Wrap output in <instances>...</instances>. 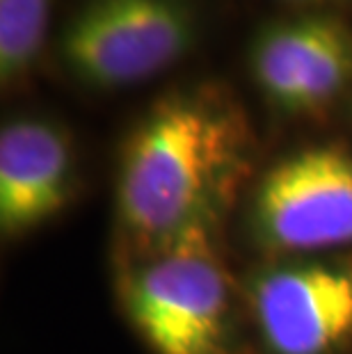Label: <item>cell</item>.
Listing matches in <instances>:
<instances>
[{
  "label": "cell",
  "instance_id": "9c48e42d",
  "mask_svg": "<svg viewBox=\"0 0 352 354\" xmlns=\"http://www.w3.org/2000/svg\"><path fill=\"white\" fill-rule=\"evenodd\" d=\"M297 3H339V0H297Z\"/></svg>",
  "mask_w": 352,
  "mask_h": 354
},
{
  "label": "cell",
  "instance_id": "8992f818",
  "mask_svg": "<svg viewBox=\"0 0 352 354\" xmlns=\"http://www.w3.org/2000/svg\"><path fill=\"white\" fill-rule=\"evenodd\" d=\"M247 62L275 112L320 117L352 87V26L329 12L270 21L252 39Z\"/></svg>",
  "mask_w": 352,
  "mask_h": 354
},
{
  "label": "cell",
  "instance_id": "3957f363",
  "mask_svg": "<svg viewBox=\"0 0 352 354\" xmlns=\"http://www.w3.org/2000/svg\"><path fill=\"white\" fill-rule=\"evenodd\" d=\"M245 229L268 261L352 254V149L320 142L275 160L247 192Z\"/></svg>",
  "mask_w": 352,
  "mask_h": 354
},
{
  "label": "cell",
  "instance_id": "7a4b0ae2",
  "mask_svg": "<svg viewBox=\"0 0 352 354\" xmlns=\"http://www.w3.org/2000/svg\"><path fill=\"white\" fill-rule=\"evenodd\" d=\"M115 281L126 320L154 354H247L245 288L222 233L119 247Z\"/></svg>",
  "mask_w": 352,
  "mask_h": 354
},
{
  "label": "cell",
  "instance_id": "5b68a950",
  "mask_svg": "<svg viewBox=\"0 0 352 354\" xmlns=\"http://www.w3.org/2000/svg\"><path fill=\"white\" fill-rule=\"evenodd\" d=\"M243 288L266 354L352 352V254L272 259Z\"/></svg>",
  "mask_w": 352,
  "mask_h": 354
},
{
  "label": "cell",
  "instance_id": "52a82bcc",
  "mask_svg": "<svg viewBox=\"0 0 352 354\" xmlns=\"http://www.w3.org/2000/svg\"><path fill=\"white\" fill-rule=\"evenodd\" d=\"M78 153L66 128L48 117H12L0 131V231L30 236L71 206Z\"/></svg>",
  "mask_w": 352,
  "mask_h": 354
},
{
  "label": "cell",
  "instance_id": "277c9868",
  "mask_svg": "<svg viewBox=\"0 0 352 354\" xmlns=\"http://www.w3.org/2000/svg\"><path fill=\"white\" fill-rule=\"evenodd\" d=\"M197 39L185 0H87L59 32L57 57L80 85L110 92L169 71Z\"/></svg>",
  "mask_w": 352,
  "mask_h": 354
},
{
  "label": "cell",
  "instance_id": "6da1fadb",
  "mask_svg": "<svg viewBox=\"0 0 352 354\" xmlns=\"http://www.w3.org/2000/svg\"><path fill=\"white\" fill-rule=\"evenodd\" d=\"M257 153L247 110L227 85L201 80L163 92L119 145V247L222 233L252 187Z\"/></svg>",
  "mask_w": 352,
  "mask_h": 354
},
{
  "label": "cell",
  "instance_id": "ba28073f",
  "mask_svg": "<svg viewBox=\"0 0 352 354\" xmlns=\"http://www.w3.org/2000/svg\"><path fill=\"white\" fill-rule=\"evenodd\" d=\"M55 0H0V82L3 92L33 78L46 44Z\"/></svg>",
  "mask_w": 352,
  "mask_h": 354
}]
</instances>
